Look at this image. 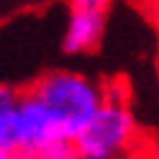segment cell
Returning a JSON list of instances; mask_svg holds the SVG:
<instances>
[{
  "instance_id": "1",
  "label": "cell",
  "mask_w": 159,
  "mask_h": 159,
  "mask_svg": "<svg viewBox=\"0 0 159 159\" xmlns=\"http://www.w3.org/2000/svg\"><path fill=\"white\" fill-rule=\"evenodd\" d=\"M31 95L49 108V113L54 116L69 141H75L105 105V95L100 87L93 80L75 72H52L41 77L34 85Z\"/></svg>"
},
{
  "instance_id": "2",
  "label": "cell",
  "mask_w": 159,
  "mask_h": 159,
  "mask_svg": "<svg viewBox=\"0 0 159 159\" xmlns=\"http://www.w3.org/2000/svg\"><path fill=\"white\" fill-rule=\"evenodd\" d=\"M131 134H134V118L126 111V105L105 98V105L100 108V113L75 139L77 157L80 159H113L128 144Z\"/></svg>"
},
{
  "instance_id": "3",
  "label": "cell",
  "mask_w": 159,
  "mask_h": 159,
  "mask_svg": "<svg viewBox=\"0 0 159 159\" xmlns=\"http://www.w3.org/2000/svg\"><path fill=\"white\" fill-rule=\"evenodd\" d=\"M57 139L67 136L62 134L49 108L31 93L23 95L18 103V152L23 154V159H34L46 144L57 141Z\"/></svg>"
},
{
  "instance_id": "4",
  "label": "cell",
  "mask_w": 159,
  "mask_h": 159,
  "mask_svg": "<svg viewBox=\"0 0 159 159\" xmlns=\"http://www.w3.org/2000/svg\"><path fill=\"white\" fill-rule=\"evenodd\" d=\"M103 11L100 0H72L69 11V26L64 34V52L82 54L98 46L103 36Z\"/></svg>"
},
{
  "instance_id": "5",
  "label": "cell",
  "mask_w": 159,
  "mask_h": 159,
  "mask_svg": "<svg viewBox=\"0 0 159 159\" xmlns=\"http://www.w3.org/2000/svg\"><path fill=\"white\" fill-rule=\"evenodd\" d=\"M18 103L21 98L0 85V149L18 152Z\"/></svg>"
},
{
  "instance_id": "6",
  "label": "cell",
  "mask_w": 159,
  "mask_h": 159,
  "mask_svg": "<svg viewBox=\"0 0 159 159\" xmlns=\"http://www.w3.org/2000/svg\"><path fill=\"white\" fill-rule=\"evenodd\" d=\"M34 159H80V157H77L75 141H69V139H57V141L46 144Z\"/></svg>"
},
{
  "instance_id": "7",
  "label": "cell",
  "mask_w": 159,
  "mask_h": 159,
  "mask_svg": "<svg viewBox=\"0 0 159 159\" xmlns=\"http://www.w3.org/2000/svg\"><path fill=\"white\" fill-rule=\"evenodd\" d=\"M0 159H23V154L13 152V149H0Z\"/></svg>"
},
{
  "instance_id": "8",
  "label": "cell",
  "mask_w": 159,
  "mask_h": 159,
  "mask_svg": "<svg viewBox=\"0 0 159 159\" xmlns=\"http://www.w3.org/2000/svg\"><path fill=\"white\" fill-rule=\"evenodd\" d=\"M100 3H103V5H108V3H111V0H100Z\"/></svg>"
}]
</instances>
